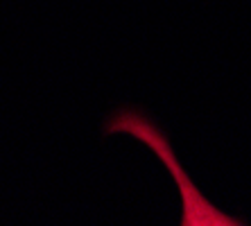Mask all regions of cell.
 <instances>
[{
	"instance_id": "obj_1",
	"label": "cell",
	"mask_w": 251,
	"mask_h": 226,
	"mask_svg": "<svg viewBox=\"0 0 251 226\" xmlns=\"http://www.w3.org/2000/svg\"><path fill=\"white\" fill-rule=\"evenodd\" d=\"M109 131L125 133V136L140 140L143 145L154 151V156L163 163L165 170L172 174V179H175L176 188H179V197H181V226H242L235 217L222 213L217 206H213L201 195V190L195 186L193 179L183 170V165L179 163L168 136L147 116H143L138 111L125 109L111 118Z\"/></svg>"
}]
</instances>
